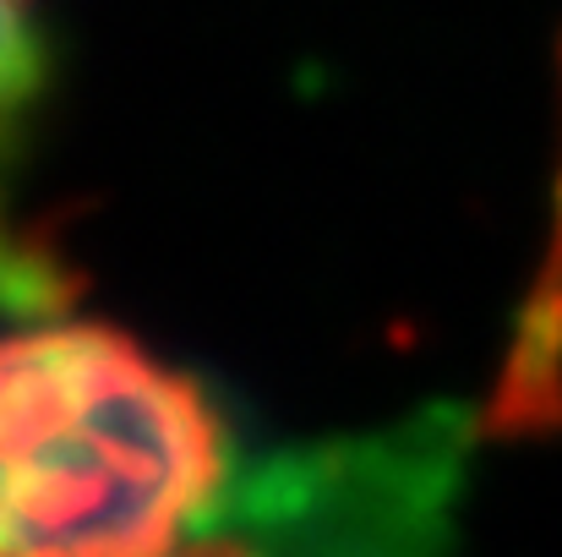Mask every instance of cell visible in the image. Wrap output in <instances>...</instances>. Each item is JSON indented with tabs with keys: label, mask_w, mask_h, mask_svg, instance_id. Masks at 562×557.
<instances>
[{
	"label": "cell",
	"mask_w": 562,
	"mask_h": 557,
	"mask_svg": "<svg viewBox=\"0 0 562 557\" xmlns=\"http://www.w3.org/2000/svg\"><path fill=\"white\" fill-rule=\"evenodd\" d=\"M224 476L213 404L137 339H0V557H170Z\"/></svg>",
	"instance_id": "obj_1"
},
{
	"label": "cell",
	"mask_w": 562,
	"mask_h": 557,
	"mask_svg": "<svg viewBox=\"0 0 562 557\" xmlns=\"http://www.w3.org/2000/svg\"><path fill=\"white\" fill-rule=\"evenodd\" d=\"M475 421L426 404L409 421L229 465L196 525L251 557H448Z\"/></svg>",
	"instance_id": "obj_2"
},
{
	"label": "cell",
	"mask_w": 562,
	"mask_h": 557,
	"mask_svg": "<svg viewBox=\"0 0 562 557\" xmlns=\"http://www.w3.org/2000/svg\"><path fill=\"white\" fill-rule=\"evenodd\" d=\"M562 77V44H558ZM497 437H552L562 432V165H558V213H552V246L530 285L525 318L514 328V350L503 382L481 415Z\"/></svg>",
	"instance_id": "obj_4"
},
{
	"label": "cell",
	"mask_w": 562,
	"mask_h": 557,
	"mask_svg": "<svg viewBox=\"0 0 562 557\" xmlns=\"http://www.w3.org/2000/svg\"><path fill=\"white\" fill-rule=\"evenodd\" d=\"M49 77H55V49L38 0H0V307L22 318H49L77 290V274L55 257V246H44L11 213L16 170L27 159Z\"/></svg>",
	"instance_id": "obj_3"
},
{
	"label": "cell",
	"mask_w": 562,
	"mask_h": 557,
	"mask_svg": "<svg viewBox=\"0 0 562 557\" xmlns=\"http://www.w3.org/2000/svg\"><path fill=\"white\" fill-rule=\"evenodd\" d=\"M170 557H251L240 542H229V536H218V531H207V525H191L187 542L176 547Z\"/></svg>",
	"instance_id": "obj_5"
}]
</instances>
